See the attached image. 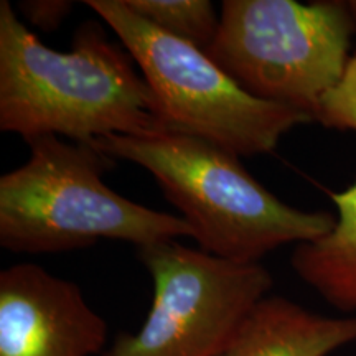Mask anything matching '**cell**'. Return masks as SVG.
Returning a JSON list of instances; mask_svg holds the SVG:
<instances>
[{"label":"cell","instance_id":"6da1fadb","mask_svg":"<svg viewBox=\"0 0 356 356\" xmlns=\"http://www.w3.org/2000/svg\"><path fill=\"white\" fill-rule=\"evenodd\" d=\"M71 47L51 50L0 2V131L92 142L170 129L131 53L97 22L79 26Z\"/></svg>","mask_w":356,"mask_h":356},{"label":"cell","instance_id":"7a4b0ae2","mask_svg":"<svg viewBox=\"0 0 356 356\" xmlns=\"http://www.w3.org/2000/svg\"><path fill=\"white\" fill-rule=\"evenodd\" d=\"M91 144L145 168L188 222L200 249L220 259L254 264L284 244L314 241L335 226L332 213L280 202L243 167L239 155L191 134H111Z\"/></svg>","mask_w":356,"mask_h":356},{"label":"cell","instance_id":"3957f363","mask_svg":"<svg viewBox=\"0 0 356 356\" xmlns=\"http://www.w3.org/2000/svg\"><path fill=\"white\" fill-rule=\"evenodd\" d=\"M30 157L0 178V246L44 254L119 239L137 249L193 238L181 216L131 202L104 184L115 159L91 142L42 136Z\"/></svg>","mask_w":356,"mask_h":356},{"label":"cell","instance_id":"277c9868","mask_svg":"<svg viewBox=\"0 0 356 356\" xmlns=\"http://www.w3.org/2000/svg\"><path fill=\"white\" fill-rule=\"evenodd\" d=\"M348 2L225 0L207 55L249 95L314 118L351 56Z\"/></svg>","mask_w":356,"mask_h":356},{"label":"cell","instance_id":"5b68a950","mask_svg":"<svg viewBox=\"0 0 356 356\" xmlns=\"http://www.w3.org/2000/svg\"><path fill=\"white\" fill-rule=\"evenodd\" d=\"M139 65L168 127L236 155L274 152L293 127L314 118L249 95L202 48L172 37L134 13L124 0H86Z\"/></svg>","mask_w":356,"mask_h":356},{"label":"cell","instance_id":"8992f818","mask_svg":"<svg viewBox=\"0 0 356 356\" xmlns=\"http://www.w3.org/2000/svg\"><path fill=\"white\" fill-rule=\"evenodd\" d=\"M137 256L152 275V305L139 330L115 337L104 356H220L274 286L261 262L238 264L177 241Z\"/></svg>","mask_w":356,"mask_h":356},{"label":"cell","instance_id":"52a82bcc","mask_svg":"<svg viewBox=\"0 0 356 356\" xmlns=\"http://www.w3.org/2000/svg\"><path fill=\"white\" fill-rule=\"evenodd\" d=\"M106 341L108 323L74 282L32 262L0 273V356H96Z\"/></svg>","mask_w":356,"mask_h":356},{"label":"cell","instance_id":"ba28073f","mask_svg":"<svg viewBox=\"0 0 356 356\" xmlns=\"http://www.w3.org/2000/svg\"><path fill=\"white\" fill-rule=\"evenodd\" d=\"M355 341L356 317H323L287 297L267 296L220 356H328Z\"/></svg>","mask_w":356,"mask_h":356},{"label":"cell","instance_id":"9c48e42d","mask_svg":"<svg viewBox=\"0 0 356 356\" xmlns=\"http://www.w3.org/2000/svg\"><path fill=\"white\" fill-rule=\"evenodd\" d=\"M335 226L314 241L299 243L291 264L296 274L340 312H356V181L330 191Z\"/></svg>","mask_w":356,"mask_h":356},{"label":"cell","instance_id":"30bf717a","mask_svg":"<svg viewBox=\"0 0 356 356\" xmlns=\"http://www.w3.org/2000/svg\"><path fill=\"white\" fill-rule=\"evenodd\" d=\"M134 13L163 32L207 51L215 42L220 17L208 0H124Z\"/></svg>","mask_w":356,"mask_h":356},{"label":"cell","instance_id":"8fae6325","mask_svg":"<svg viewBox=\"0 0 356 356\" xmlns=\"http://www.w3.org/2000/svg\"><path fill=\"white\" fill-rule=\"evenodd\" d=\"M315 121L325 127L356 132V50L351 53L340 81L320 99Z\"/></svg>","mask_w":356,"mask_h":356},{"label":"cell","instance_id":"7c38bea8","mask_svg":"<svg viewBox=\"0 0 356 356\" xmlns=\"http://www.w3.org/2000/svg\"><path fill=\"white\" fill-rule=\"evenodd\" d=\"M73 8L74 3L70 0H24L19 3L24 19L44 33L60 29Z\"/></svg>","mask_w":356,"mask_h":356},{"label":"cell","instance_id":"4fadbf2b","mask_svg":"<svg viewBox=\"0 0 356 356\" xmlns=\"http://www.w3.org/2000/svg\"><path fill=\"white\" fill-rule=\"evenodd\" d=\"M348 7H350L351 15H353V19L356 22V2H348Z\"/></svg>","mask_w":356,"mask_h":356}]
</instances>
